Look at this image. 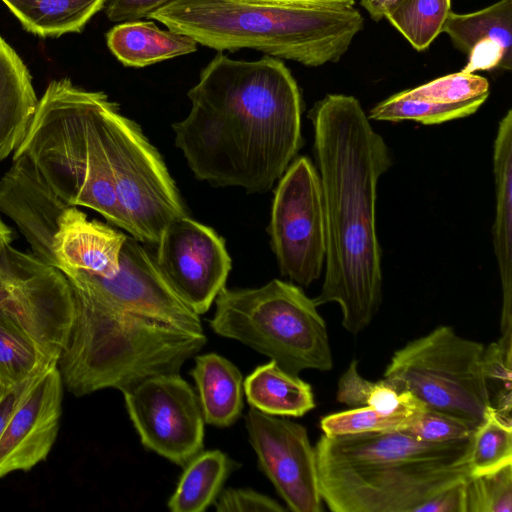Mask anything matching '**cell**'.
Wrapping results in <instances>:
<instances>
[{
    "instance_id": "cell-1",
    "label": "cell",
    "mask_w": 512,
    "mask_h": 512,
    "mask_svg": "<svg viewBox=\"0 0 512 512\" xmlns=\"http://www.w3.org/2000/svg\"><path fill=\"white\" fill-rule=\"evenodd\" d=\"M187 96L191 110L172 129L198 180L266 192L303 145L300 90L279 58L234 60L220 52Z\"/></svg>"
},
{
    "instance_id": "cell-2",
    "label": "cell",
    "mask_w": 512,
    "mask_h": 512,
    "mask_svg": "<svg viewBox=\"0 0 512 512\" xmlns=\"http://www.w3.org/2000/svg\"><path fill=\"white\" fill-rule=\"evenodd\" d=\"M308 118L326 224L325 277L314 302L337 303L342 326L356 335L370 324L382 299L377 184L392 161L354 96L327 94Z\"/></svg>"
},
{
    "instance_id": "cell-3",
    "label": "cell",
    "mask_w": 512,
    "mask_h": 512,
    "mask_svg": "<svg viewBox=\"0 0 512 512\" xmlns=\"http://www.w3.org/2000/svg\"><path fill=\"white\" fill-rule=\"evenodd\" d=\"M471 439L429 443L401 430L323 434L315 446L321 498L334 512H416L470 476Z\"/></svg>"
},
{
    "instance_id": "cell-4",
    "label": "cell",
    "mask_w": 512,
    "mask_h": 512,
    "mask_svg": "<svg viewBox=\"0 0 512 512\" xmlns=\"http://www.w3.org/2000/svg\"><path fill=\"white\" fill-rule=\"evenodd\" d=\"M70 286L74 320L57 366L74 396L105 388L124 392L149 377L179 373L206 343L204 332L119 308Z\"/></svg>"
},
{
    "instance_id": "cell-5",
    "label": "cell",
    "mask_w": 512,
    "mask_h": 512,
    "mask_svg": "<svg viewBox=\"0 0 512 512\" xmlns=\"http://www.w3.org/2000/svg\"><path fill=\"white\" fill-rule=\"evenodd\" d=\"M148 19L219 52L248 48L309 67L338 62L364 25L354 6L297 7L243 0H172Z\"/></svg>"
},
{
    "instance_id": "cell-6",
    "label": "cell",
    "mask_w": 512,
    "mask_h": 512,
    "mask_svg": "<svg viewBox=\"0 0 512 512\" xmlns=\"http://www.w3.org/2000/svg\"><path fill=\"white\" fill-rule=\"evenodd\" d=\"M107 98L104 92L84 90L68 78L51 81L13 156H26L68 206L90 208L131 234L100 133Z\"/></svg>"
},
{
    "instance_id": "cell-7",
    "label": "cell",
    "mask_w": 512,
    "mask_h": 512,
    "mask_svg": "<svg viewBox=\"0 0 512 512\" xmlns=\"http://www.w3.org/2000/svg\"><path fill=\"white\" fill-rule=\"evenodd\" d=\"M215 303L210 326L216 334L251 347L295 375L332 369L325 321L300 287L279 279L259 288L224 287Z\"/></svg>"
},
{
    "instance_id": "cell-8",
    "label": "cell",
    "mask_w": 512,
    "mask_h": 512,
    "mask_svg": "<svg viewBox=\"0 0 512 512\" xmlns=\"http://www.w3.org/2000/svg\"><path fill=\"white\" fill-rule=\"evenodd\" d=\"M483 344L439 326L395 351L384 379L424 408L457 418L474 430L490 409L482 368Z\"/></svg>"
},
{
    "instance_id": "cell-9",
    "label": "cell",
    "mask_w": 512,
    "mask_h": 512,
    "mask_svg": "<svg viewBox=\"0 0 512 512\" xmlns=\"http://www.w3.org/2000/svg\"><path fill=\"white\" fill-rule=\"evenodd\" d=\"M100 133L130 235L157 244L172 221L188 216L165 162L139 125L109 98L102 107Z\"/></svg>"
},
{
    "instance_id": "cell-10",
    "label": "cell",
    "mask_w": 512,
    "mask_h": 512,
    "mask_svg": "<svg viewBox=\"0 0 512 512\" xmlns=\"http://www.w3.org/2000/svg\"><path fill=\"white\" fill-rule=\"evenodd\" d=\"M0 319L33 339L53 361L65 349L74 320L66 275L11 244L0 249Z\"/></svg>"
},
{
    "instance_id": "cell-11",
    "label": "cell",
    "mask_w": 512,
    "mask_h": 512,
    "mask_svg": "<svg viewBox=\"0 0 512 512\" xmlns=\"http://www.w3.org/2000/svg\"><path fill=\"white\" fill-rule=\"evenodd\" d=\"M268 233L282 275L306 287L319 279L326 224L319 174L309 158H295L281 176Z\"/></svg>"
},
{
    "instance_id": "cell-12",
    "label": "cell",
    "mask_w": 512,
    "mask_h": 512,
    "mask_svg": "<svg viewBox=\"0 0 512 512\" xmlns=\"http://www.w3.org/2000/svg\"><path fill=\"white\" fill-rule=\"evenodd\" d=\"M122 393L146 449L182 467L202 451L205 422L199 398L179 373L149 377Z\"/></svg>"
},
{
    "instance_id": "cell-13",
    "label": "cell",
    "mask_w": 512,
    "mask_h": 512,
    "mask_svg": "<svg viewBox=\"0 0 512 512\" xmlns=\"http://www.w3.org/2000/svg\"><path fill=\"white\" fill-rule=\"evenodd\" d=\"M156 245L155 261L167 284L195 313H206L231 269L224 239L185 216L172 221Z\"/></svg>"
},
{
    "instance_id": "cell-14",
    "label": "cell",
    "mask_w": 512,
    "mask_h": 512,
    "mask_svg": "<svg viewBox=\"0 0 512 512\" xmlns=\"http://www.w3.org/2000/svg\"><path fill=\"white\" fill-rule=\"evenodd\" d=\"M133 236L122 246L119 267L111 277L68 271L69 283L78 285L119 308L147 315L178 327L203 332L200 317L170 288L156 261Z\"/></svg>"
},
{
    "instance_id": "cell-15",
    "label": "cell",
    "mask_w": 512,
    "mask_h": 512,
    "mask_svg": "<svg viewBox=\"0 0 512 512\" xmlns=\"http://www.w3.org/2000/svg\"><path fill=\"white\" fill-rule=\"evenodd\" d=\"M259 466L294 512L323 510L315 448L304 426L251 408L245 416Z\"/></svg>"
},
{
    "instance_id": "cell-16",
    "label": "cell",
    "mask_w": 512,
    "mask_h": 512,
    "mask_svg": "<svg viewBox=\"0 0 512 512\" xmlns=\"http://www.w3.org/2000/svg\"><path fill=\"white\" fill-rule=\"evenodd\" d=\"M64 384L58 366L40 374L0 437V478L29 471L50 453L59 431Z\"/></svg>"
},
{
    "instance_id": "cell-17",
    "label": "cell",
    "mask_w": 512,
    "mask_h": 512,
    "mask_svg": "<svg viewBox=\"0 0 512 512\" xmlns=\"http://www.w3.org/2000/svg\"><path fill=\"white\" fill-rule=\"evenodd\" d=\"M67 207L26 156H13L0 178V211L17 225L32 254L55 267L53 238Z\"/></svg>"
},
{
    "instance_id": "cell-18",
    "label": "cell",
    "mask_w": 512,
    "mask_h": 512,
    "mask_svg": "<svg viewBox=\"0 0 512 512\" xmlns=\"http://www.w3.org/2000/svg\"><path fill=\"white\" fill-rule=\"evenodd\" d=\"M489 91L485 77L460 71L388 97L370 110L368 118L440 124L474 114L488 98Z\"/></svg>"
},
{
    "instance_id": "cell-19",
    "label": "cell",
    "mask_w": 512,
    "mask_h": 512,
    "mask_svg": "<svg viewBox=\"0 0 512 512\" xmlns=\"http://www.w3.org/2000/svg\"><path fill=\"white\" fill-rule=\"evenodd\" d=\"M127 235L97 220H89L76 206L67 207L58 222L52 250L63 273L81 270L113 276Z\"/></svg>"
},
{
    "instance_id": "cell-20",
    "label": "cell",
    "mask_w": 512,
    "mask_h": 512,
    "mask_svg": "<svg viewBox=\"0 0 512 512\" xmlns=\"http://www.w3.org/2000/svg\"><path fill=\"white\" fill-rule=\"evenodd\" d=\"M442 32L469 58L462 70L512 68V0L498 2L472 13H449Z\"/></svg>"
},
{
    "instance_id": "cell-21",
    "label": "cell",
    "mask_w": 512,
    "mask_h": 512,
    "mask_svg": "<svg viewBox=\"0 0 512 512\" xmlns=\"http://www.w3.org/2000/svg\"><path fill=\"white\" fill-rule=\"evenodd\" d=\"M496 214L493 246L502 287L501 333L512 335V110L500 120L493 149Z\"/></svg>"
},
{
    "instance_id": "cell-22",
    "label": "cell",
    "mask_w": 512,
    "mask_h": 512,
    "mask_svg": "<svg viewBox=\"0 0 512 512\" xmlns=\"http://www.w3.org/2000/svg\"><path fill=\"white\" fill-rule=\"evenodd\" d=\"M38 101L28 68L0 36V162L21 145Z\"/></svg>"
},
{
    "instance_id": "cell-23",
    "label": "cell",
    "mask_w": 512,
    "mask_h": 512,
    "mask_svg": "<svg viewBox=\"0 0 512 512\" xmlns=\"http://www.w3.org/2000/svg\"><path fill=\"white\" fill-rule=\"evenodd\" d=\"M106 42L124 66L136 68L193 53L198 44L187 35L140 20L115 25L106 33Z\"/></svg>"
},
{
    "instance_id": "cell-24",
    "label": "cell",
    "mask_w": 512,
    "mask_h": 512,
    "mask_svg": "<svg viewBox=\"0 0 512 512\" xmlns=\"http://www.w3.org/2000/svg\"><path fill=\"white\" fill-rule=\"evenodd\" d=\"M204 422L217 427L232 425L243 408V377L228 359L216 353L198 355L190 372Z\"/></svg>"
},
{
    "instance_id": "cell-25",
    "label": "cell",
    "mask_w": 512,
    "mask_h": 512,
    "mask_svg": "<svg viewBox=\"0 0 512 512\" xmlns=\"http://www.w3.org/2000/svg\"><path fill=\"white\" fill-rule=\"evenodd\" d=\"M243 390L252 408L274 416L301 417L314 409L312 388L274 360L247 376Z\"/></svg>"
},
{
    "instance_id": "cell-26",
    "label": "cell",
    "mask_w": 512,
    "mask_h": 512,
    "mask_svg": "<svg viewBox=\"0 0 512 512\" xmlns=\"http://www.w3.org/2000/svg\"><path fill=\"white\" fill-rule=\"evenodd\" d=\"M28 32L58 37L81 32L106 0H2Z\"/></svg>"
},
{
    "instance_id": "cell-27",
    "label": "cell",
    "mask_w": 512,
    "mask_h": 512,
    "mask_svg": "<svg viewBox=\"0 0 512 512\" xmlns=\"http://www.w3.org/2000/svg\"><path fill=\"white\" fill-rule=\"evenodd\" d=\"M235 463L220 450L201 451L184 467L168 501L172 512H202L214 503Z\"/></svg>"
},
{
    "instance_id": "cell-28",
    "label": "cell",
    "mask_w": 512,
    "mask_h": 512,
    "mask_svg": "<svg viewBox=\"0 0 512 512\" xmlns=\"http://www.w3.org/2000/svg\"><path fill=\"white\" fill-rule=\"evenodd\" d=\"M57 362L15 325L0 319V390L38 376Z\"/></svg>"
},
{
    "instance_id": "cell-29",
    "label": "cell",
    "mask_w": 512,
    "mask_h": 512,
    "mask_svg": "<svg viewBox=\"0 0 512 512\" xmlns=\"http://www.w3.org/2000/svg\"><path fill=\"white\" fill-rule=\"evenodd\" d=\"M451 12V0H396L384 18L417 51L426 50L442 32Z\"/></svg>"
},
{
    "instance_id": "cell-30",
    "label": "cell",
    "mask_w": 512,
    "mask_h": 512,
    "mask_svg": "<svg viewBox=\"0 0 512 512\" xmlns=\"http://www.w3.org/2000/svg\"><path fill=\"white\" fill-rule=\"evenodd\" d=\"M512 464V422L490 407L475 429L468 457L470 476L496 471Z\"/></svg>"
},
{
    "instance_id": "cell-31",
    "label": "cell",
    "mask_w": 512,
    "mask_h": 512,
    "mask_svg": "<svg viewBox=\"0 0 512 512\" xmlns=\"http://www.w3.org/2000/svg\"><path fill=\"white\" fill-rule=\"evenodd\" d=\"M482 368L491 407L503 419L511 421L512 335H502L496 342L484 347Z\"/></svg>"
},
{
    "instance_id": "cell-32",
    "label": "cell",
    "mask_w": 512,
    "mask_h": 512,
    "mask_svg": "<svg viewBox=\"0 0 512 512\" xmlns=\"http://www.w3.org/2000/svg\"><path fill=\"white\" fill-rule=\"evenodd\" d=\"M414 411L386 413L363 406L327 415L321 419L320 426L323 434L329 436L401 430Z\"/></svg>"
},
{
    "instance_id": "cell-33",
    "label": "cell",
    "mask_w": 512,
    "mask_h": 512,
    "mask_svg": "<svg viewBox=\"0 0 512 512\" xmlns=\"http://www.w3.org/2000/svg\"><path fill=\"white\" fill-rule=\"evenodd\" d=\"M465 495L466 512H512V464L469 476Z\"/></svg>"
},
{
    "instance_id": "cell-34",
    "label": "cell",
    "mask_w": 512,
    "mask_h": 512,
    "mask_svg": "<svg viewBox=\"0 0 512 512\" xmlns=\"http://www.w3.org/2000/svg\"><path fill=\"white\" fill-rule=\"evenodd\" d=\"M401 431L429 443H446L471 437L474 429L452 416L420 408L412 413Z\"/></svg>"
},
{
    "instance_id": "cell-35",
    "label": "cell",
    "mask_w": 512,
    "mask_h": 512,
    "mask_svg": "<svg viewBox=\"0 0 512 512\" xmlns=\"http://www.w3.org/2000/svg\"><path fill=\"white\" fill-rule=\"evenodd\" d=\"M213 504L218 512L285 511V508L274 499L247 488L226 489L218 495Z\"/></svg>"
},
{
    "instance_id": "cell-36",
    "label": "cell",
    "mask_w": 512,
    "mask_h": 512,
    "mask_svg": "<svg viewBox=\"0 0 512 512\" xmlns=\"http://www.w3.org/2000/svg\"><path fill=\"white\" fill-rule=\"evenodd\" d=\"M358 362L353 360L338 381L337 401L352 408L367 405L374 383L363 378L357 369Z\"/></svg>"
},
{
    "instance_id": "cell-37",
    "label": "cell",
    "mask_w": 512,
    "mask_h": 512,
    "mask_svg": "<svg viewBox=\"0 0 512 512\" xmlns=\"http://www.w3.org/2000/svg\"><path fill=\"white\" fill-rule=\"evenodd\" d=\"M172 0H106L104 12L112 22H125L148 18L151 12Z\"/></svg>"
},
{
    "instance_id": "cell-38",
    "label": "cell",
    "mask_w": 512,
    "mask_h": 512,
    "mask_svg": "<svg viewBox=\"0 0 512 512\" xmlns=\"http://www.w3.org/2000/svg\"><path fill=\"white\" fill-rule=\"evenodd\" d=\"M466 480L428 500L416 512H466Z\"/></svg>"
},
{
    "instance_id": "cell-39",
    "label": "cell",
    "mask_w": 512,
    "mask_h": 512,
    "mask_svg": "<svg viewBox=\"0 0 512 512\" xmlns=\"http://www.w3.org/2000/svg\"><path fill=\"white\" fill-rule=\"evenodd\" d=\"M38 376L30 378L12 388L0 390V437L14 410Z\"/></svg>"
},
{
    "instance_id": "cell-40",
    "label": "cell",
    "mask_w": 512,
    "mask_h": 512,
    "mask_svg": "<svg viewBox=\"0 0 512 512\" xmlns=\"http://www.w3.org/2000/svg\"><path fill=\"white\" fill-rule=\"evenodd\" d=\"M257 4L297 6V7H353L354 0H243Z\"/></svg>"
},
{
    "instance_id": "cell-41",
    "label": "cell",
    "mask_w": 512,
    "mask_h": 512,
    "mask_svg": "<svg viewBox=\"0 0 512 512\" xmlns=\"http://www.w3.org/2000/svg\"><path fill=\"white\" fill-rule=\"evenodd\" d=\"M396 0H360L361 6L369 13L374 21H380L384 18L387 9Z\"/></svg>"
},
{
    "instance_id": "cell-42",
    "label": "cell",
    "mask_w": 512,
    "mask_h": 512,
    "mask_svg": "<svg viewBox=\"0 0 512 512\" xmlns=\"http://www.w3.org/2000/svg\"><path fill=\"white\" fill-rule=\"evenodd\" d=\"M13 234L11 229L0 218V249L11 244Z\"/></svg>"
}]
</instances>
